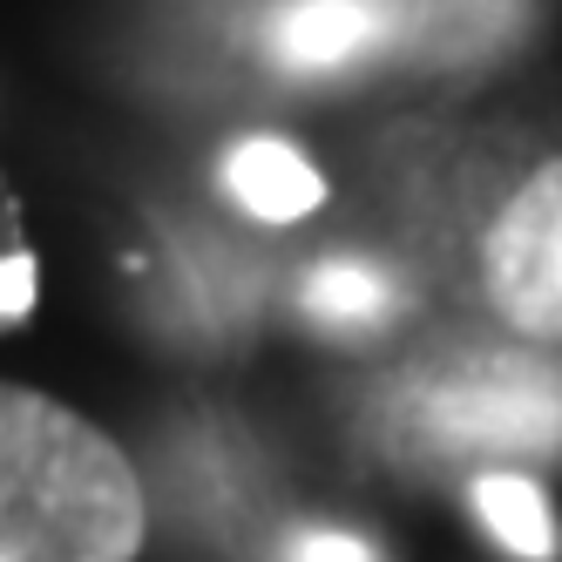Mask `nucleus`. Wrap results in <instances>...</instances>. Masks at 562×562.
<instances>
[{
    "instance_id": "f257e3e1",
    "label": "nucleus",
    "mask_w": 562,
    "mask_h": 562,
    "mask_svg": "<svg viewBox=\"0 0 562 562\" xmlns=\"http://www.w3.org/2000/svg\"><path fill=\"white\" fill-rule=\"evenodd\" d=\"M143 488L109 434L0 380V562H136Z\"/></svg>"
},
{
    "instance_id": "f03ea898",
    "label": "nucleus",
    "mask_w": 562,
    "mask_h": 562,
    "mask_svg": "<svg viewBox=\"0 0 562 562\" xmlns=\"http://www.w3.org/2000/svg\"><path fill=\"white\" fill-rule=\"evenodd\" d=\"M488 299L515 333L562 339V164H542L488 231Z\"/></svg>"
},
{
    "instance_id": "7ed1b4c3",
    "label": "nucleus",
    "mask_w": 562,
    "mask_h": 562,
    "mask_svg": "<svg viewBox=\"0 0 562 562\" xmlns=\"http://www.w3.org/2000/svg\"><path fill=\"white\" fill-rule=\"evenodd\" d=\"M427 434H440L448 454L495 448V454H542L562 440V386L529 373L448 380V393L427 400Z\"/></svg>"
},
{
    "instance_id": "20e7f679",
    "label": "nucleus",
    "mask_w": 562,
    "mask_h": 562,
    "mask_svg": "<svg viewBox=\"0 0 562 562\" xmlns=\"http://www.w3.org/2000/svg\"><path fill=\"white\" fill-rule=\"evenodd\" d=\"M386 27H393L386 0H292L271 21V55L292 75H326V68H346L367 48H380Z\"/></svg>"
},
{
    "instance_id": "39448f33",
    "label": "nucleus",
    "mask_w": 562,
    "mask_h": 562,
    "mask_svg": "<svg viewBox=\"0 0 562 562\" xmlns=\"http://www.w3.org/2000/svg\"><path fill=\"white\" fill-rule=\"evenodd\" d=\"M224 183H231L237 204H245L251 217H265V224H299V217H312L318 204H326V177L278 136L237 143L224 156Z\"/></svg>"
},
{
    "instance_id": "423d86ee",
    "label": "nucleus",
    "mask_w": 562,
    "mask_h": 562,
    "mask_svg": "<svg viewBox=\"0 0 562 562\" xmlns=\"http://www.w3.org/2000/svg\"><path fill=\"white\" fill-rule=\"evenodd\" d=\"M474 515L502 536L508 555H521V562H555V515H549V502H542L536 481H521V474H481L474 481Z\"/></svg>"
},
{
    "instance_id": "0eeeda50",
    "label": "nucleus",
    "mask_w": 562,
    "mask_h": 562,
    "mask_svg": "<svg viewBox=\"0 0 562 562\" xmlns=\"http://www.w3.org/2000/svg\"><path fill=\"white\" fill-rule=\"evenodd\" d=\"M305 312L326 333L359 339V333H373L380 318L393 312V285H386L380 271H367V265H318L305 278Z\"/></svg>"
},
{
    "instance_id": "6e6552de",
    "label": "nucleus",
    "mask_w": 562,
    "mask_h": 562,
    "mask_svg": "<svg viewBox=\"0 0 562 562\" xmlns=\"http://www.w3.org/2000/svg\"><path fill=\"white\" fill-rule=\"evenodd\" d=\"M34 292H42V278H34V258H27V251L0 258V326H14V318H27Z\"/></svg>"
},
{
    "instance_id": "1a4fd4ad",
    "label": "nucleus",
    "mask_w": 562,
    "mask_h": 562,
    "mask_svg": "<svg viewBox=\"0 0 562 562\" xmlns=\"http://www.w3.org/2000/svg\"><path fill=\"white\" fill-rule=\"evenodd\" d=\"M292 562H373V549L359 536H339V529H312L292 542Z\"/></svg>"
}]
</instances>
